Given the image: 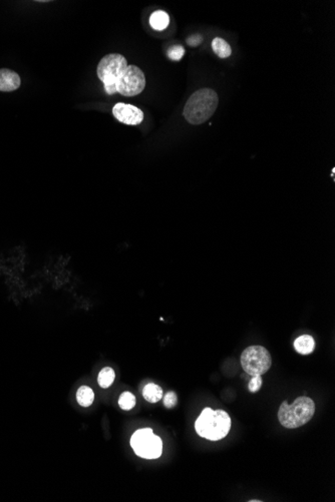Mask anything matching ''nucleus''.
Here are the masks:
<instances>
[{"label": "nucleus", "mask_w": 335, "mask_h": 502, "mask_svg": "<svg viewBox=\"0 0 335 502\" xmlns=\"http://www.w3.org/2000/svg\"><path fill=\"white\" fill-rule=\"evenodd\" d=\"M218 104L219 98L216 91L202 88L189 97L184 108V116L189 124L201 125L214 114Z\"/></svg>", "instance_id": "obj_1"}, {"label": "nucleus", "mask_w": 335, "mask_h": 502, "mask_svg": "<svg viewBox=\"0 0 335 502\" xmlns=\"http://www.w3.org/2000/svg\"><path fill=\"white\" fill-rule=\"evenodd\" d=\"M231 428V418L224 410H212L206 408L198 417L195 423L197 433L208 440L218 441L229 433Z\"/></svg>", "instance_id": "obj_2"}, {"label": "nucleus", "mask_w": 335, "mask_h": 502, "mask_svg": "<svg viewBox=\"0 0 335 502\" xmlns=\"http://www.w3.org/2000/svg\"><path fill=\"white\" fill-rule=\"evenodd\" d=\"M315 412V404L309 397H299L292 404L283 402L278 411V420L285 428L294 429L308 423Z\"/></svg>", "instance_id": "obj_3"}, {"label": "nucleus", "mask_w": 335, "mask_h": 502, "mask_svg": "<svg viewBox=\"0 0 335 502\" xmlns=\"http://www.w3.org/2000/svg\"><path fill=\"white\" fill-rule=\"evenodd\" d=\"M127 67V59L122 54L111 53L102 58L96 72L108 94L112 95L116 92V82Z\"/></svg>", "instance_id": "obj_4"}, {"label": "nucleus", "mask_w": 335, "mask_h": 502, "mask_svg": "<svg viewBox=\"0 0 335 502\" xmlns=\"http://www.w3.org/2000/svg\"><path fill=\"white\" fill-rule=\"evenodd\" d=\"M131 446L134 453L142 458H159L163 452V441L151 428L136 430L131 438Z\"/></svg>", "instance_id": "obj_5"}, {"label": "nucleus", "mask_w": 335, "mask_h": 502, "mask_svg": "<svg viewBox=\"0 0 335 502\" xmlns=\"http://www.w3.org/2000/svg\"><path fill=\"white\" fill-rule=\"evenodd\" d=\"M240 360L244 371L252 377L265 374L272 364L268 350L262 346H251L246 348Z\"/></svg>", "instance_id": "obj_6"}, {"label": "nucleus", "mask_w": 335, "mask_h": 502, "mask_svg": "<svg viewBox=\"0 0 335 502\" xmlns=\"http://www.w3.org/2000/svg\"><path fill=\"white\" fill-rule=\"evenodd\" d=\"M146 88V77L140 67L128 66L116 82V92L124 96H134Z\"/></svg>", "instance_id": "obj_7"}, {"label": "nucleus", "mask_w": 335, "mask_h": 502, "mask_svg": "<svg viewBox=\"0 0 335 502\" xmlns=\"http://www.w3.org/2000/svg\"><path fill=\"white\" fill-rule=\"evenodd\" d=\"M112 114L119 122L128 126L140 125L144 119V112L141 109L123 103H119L112 108Z\"/></svg>", "instance_id": "obj_8"}, {"label": "nucleus", "mask_w": 335, "mask_h": 502, "mask_svg": "<svg viewBox=\"0 0 335 502\" xmlns=\"http://www.w3.org/2000/svg\"><path fill=\"white\" fill-rule=\"evenodd\" d=\"M22 85L19 75L8 68L0 69V91L11 92L18 89Z\"/></svg>", "instance_id": "obj_9"}, {"label": "nucleus", "mask_w": 335, "mask_h": 502, "mask_svg": "<svg viewBox=\"0 0 335 502\" xmlns=\"http://www.w3.org/2000/svg\"><path fill=\"white\" fill-rule=\"evenodd\" d=\"M294 348L297 353L301 355L311 354L315 348L314 339L309 335H302L295 340Z\"/></svg>", "instance_id": "obj_10"}, {"label": "nucleus", "mask_w": 335, "mask_h": 502, "mask_svg": "<svg viewBox=\"0 0 335 502\" xmlns=\"http://www.w3.org/2000/svg\"><path fill=\"white\" fill-rule=\"evenodd\" d=\"M151 26L157 31L166 29L170 24V17L166 11L156 10L150 17Z\"/></svg>", "instance_id": "obj_11"}, {"label": "nucleus", "mask_w": 335, "mask_h": 502, "mask_svg": "<svg viewBox=\"0 0 335 502\" xmlns=\"http://www.w3.org/2000/svg\"><path fill=\"white\" fill-rule=\"evenodd\" d=\"M143 397L150 403H156L163 398V389L156 384L149 383L143 389Z\"/></svg>", "instance_id": "obj_12"}, {"label": "nucleus", "mask_w": 335, "mask_h": 502, "mask_svg": "<svg viewBox=\"0 0 335 502\" xmlns=\"http://www.w3.org/2000/svg\"><path fill=\"white\" fill-rule=\"evenodd\" d=\"M212 49L214 53L220 58H227L231 55L232 49L229 44L224 41L223 38L215 37L212 42Z\"/></svg>", "instance_id": "obj_13"}, {"label": "nucleus", "mask_w": 335, "mask_h": 502, "mask_svg": "<svg viewBox=\"0 0 335 502\" xmlns=\"http://www.w3.org/2000/svg\"><path fill=\"white\" fill-rule=\"evenodd\" d=\"M76 400L77 403L83 407L90 406L94 400V393L92 389L88 386H82L81 388H78L76 392Z\"/></svg>", "instance_id": "obj_14"}, {"label": "nucleus", "mask_w": 335, "mask_h": 502, "mask_svg": "<svg viewBox=\"0 0 335 502\" xmlns=\"http://www.w3.org/2000/svg\"><path fill=\"white\" fill-rule=\"evenodd\" d=\"M114 378H115L114 371L112 370L111 367H106L98 374V377H97L98 385L102 388L107 389V388L112 386V384L114 381Z\"/></svg>", "instance_id": "obj_15"}, {"label": "nucleus", "mask_w": 335, "mask_h": 502, "mask_svg": "<svg viewBox=\"0 0 335 502\" xmlns=\"http://www.w3.org/2000/svg\"><path fill=\"white\" fill-rule=\"evenodd\" d=\"M119 405L123 410L129 411L135 406V397L131 392H124L119 398Z\"/></svg>", "instance_id": "obj_16"}, {"label": "nucleus", "mask_w": 335, "mask_h": 502, "mask_svg": "<svg viewBox=\"0 0 335 502\" xmlns=\"http://www.w3.org/2000/svg\"><path fill=\"white\" fill-rule=\"evenodd\" d=\"M167 55L170 59H172L174 62H179L182 59V57L185 55V48L180 44L173 45L172 47H170L168 49Z\"/></svg>", "instance_id": "obj_17"}, {"label": "nucleus", "mask_w": 335, "mask_h": 502, "mask_svg": "<svg viewBox=\"0 0 335 502\" xmlns=\"http://www.w3.org/2000/svg\"><path fill=\"white\" fill-rule=\"evenodd\" d=\"M177 402H178V396L174 391L168 392L164 397V405L168 409L174 408L177 405Z\"/></svg>", "instance_id": "obj_18"}, {"label": "nucleus", "mask_w": 335, "mask_h": 502, "mask_svg": "<svg viewBox=\"0 0 335 502\" xmlns=\"http://www.w3.org/2000/svg\"><path fill=\"white\" fill-rule=\"evenodd\" d=\"M261 386H262V378L260 375H257V376H253V378L249 382L248 389L250 392L255 393V392L260 390Z\"/></svg>", "instance_id": "obj_19"}, {"label": "nucleus", "mask_w": 335, "mask_h": 502, "mask_svg": "<svg viewBox=\"0 0 335 502\" xmlns=\"http://www.w3.org/2000/svg\"><path fill=\"white\" fill-rule=\"evenodd\" d=\"M202 42H203V37L200 34H195V35H192L190 36L188 39H187V44H189L190 46H198L201 44Z\"/></svg>", "instance_id": "obj_20"}]
</instances>
